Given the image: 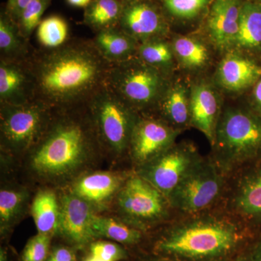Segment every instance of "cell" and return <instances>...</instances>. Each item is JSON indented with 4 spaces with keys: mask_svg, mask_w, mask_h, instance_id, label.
<instances>
[{
    "mask_svg": "<svg viewBox=\"0 0 261 261\" xmlns=\"http://www.w3.org/2000/svg\"><path fill=\"white\" fill-rule=\"evenodd\" d=\"M119 28L139 43L163 38L166 25L158 10L144 2L123 5Z\"/></svg>",
    "mask_w": 261,
    "mask_h": 261,
    "instance_id": "9a60e30c",
    "label": "cell"
},
{
    "mask_svg": "<svg viewBox=\"0 0 261 261\" xmlns=\"http://www.w3.org/2000/svg\"><path fill=\"white\" fill-rule=\"evenodd\" d=\"M92 40L103 58L111 63H121L138 56L140 43L117 27L96 32Z\"/></svg>",
    "mask_w": 261,
    "mask_h": 261,
    "instance_id": "ffe728a7",
    "label": "cell"
},
{
    "mask_svg": "<svg viewBox=\"0 0 261 261\" xmlns=\"http://www.w3.org/2000/svg\"><path fill=\"white\" fill-rule=\"evenodd\" d=\"M129 175L116 171H91L65 188L88 202L96 211H102L114 202Z\"/></svg>",
    "mask_w": 261,
    "mask_h": 261,
    "instance_id": "4fadbf2b",
    "label": "cell"
},
{
    "mask_svg": "<svg viewBox=\"0 0 261 261\" xmlns=\"http://www.w3.org/2000/svg\"><path fill=\"white\" fill-rule=\"evenodd\" d=\"M255 3H260L261 4V0H255Z\"/></svg>",
    "mask_w": 261,
    "mask_h": 261,
    "instance_id": "ee69618b",
    "label": "cell"
},
{
    "mask_svg": "<svg viewBox=\"0 0 261 261\" xmlns=\"http://www.w3.org/2000/svg\"><path fill=\"white\" fill-rule=\"evenodd\" d=\"M105 157L116 161L128 155L140 114L105 84L86 102Z\"/></svg>",
    "mask_w": 261,
    "mask_h": 261,
    "instance_id": "5b68a950",
    "label": "cell"
},
{
    "mask_svg": "<svg viewBox=\"0 0 261 261\" xmlns=\"http://www.w3.org/2000/svg\"><path fill=\"white\" fill-rule=\"evenodd\" d=\"M51 237L38 233L29 240L23 254L22 261H47Z\"/></svg>",
    "mask_w": 261,
    "mask_h": 261,
    "instance_id": "d6a6232c",
    "label": "cell"
},
{
    "mask_svg": "<svg viewBox=\"0 0 261 261\" xmlns=\"http://www.w3.org/2000/svg\"><path fill=\"white\" fill-rule=\"evenodd\" d=\"M172 49L182 64L187 68L194 69L201 68L208 61L207 48L202 43L190 37L175 39Z\"/></svg>",
    "mask_w": 261,
    "mask_h": 261,
    "instance_id": "f546056e",
    "label": "cell"
},
{
    "mask_svg": "<svg viewBox=\"0 0 261 261\" xmlns=\"http://www.w3.org/2000/svg\"><path fill=\"white\" fill-rule=\"evenodd\" d=\"M123 4L118 0H94L87 6L85 22L99 32L116 27L119 24Z\"/></svg>",
    "mask_w": 261,
    "mask_h": 261,
    "instance_id": "4316f807",
    "label": "cell"
},
{
    "mask_svg": "<svg viewBox=\"0 0 261 261\" xmlns=\"http://www.w3.org/2000/svg\"><path fill=\"white\" fill-rule=\"evenodd\" d=\"M223 261H250V253H249V249L247 251L241 252L238 254L237 256L231 257L230 258L226 259Z\"/></svg>",
    "mask_w": 261,
    "mask_h": 261,
    "instance_id": "f35d334b",
    "label": "cell"
},
{
    "mask_svg": "<svg viewBox=\"0 0 261 261\" xmlns=\"http://www.w3.org/2000/svg\"><path fill=\"white\" fill-rule=\"evenodd\" d=\"M37 37L42 47L53 49L61 47L69 40L68 23L58 15L48 17L38 27Z\"/></svg>",
    "mask_w": 261,
    "mask_h": 261,
    "instance_id": "83f0119b",
    "label": "cell"
},
{
    "mask_svg": "<svg viewBox=\"0 0 261 261\" xmlns=\"http://www.w3.org/2000/svg\"><path fill=\"white\" fill-rule=\"evenodd\" d=\"M245 168L235 185L231 209L247 227L261 230V160Z\"/></svg>",
    "mask_w": 261,
    "mask_h": 261,
    "instance_id": "5bb4252c",
    "label": "cell"
},
{
    "mask_svg": "<svg viewBox=\"0 0 261 261\" xmlns=\"http://www.w3.org/2000/svg\"><path fill=\"white\" fill-rule=\"evenodd\" d=\"M0 261H8V254L5 249L1 248L0 251Z\"/></svg>",
    "mask_w": 261,
    "mask_h": 261,
    "instance_id": "60d3db41",
    "label": "cell"
},
{
    "mask_svg": "<svg viewBox=\"0 0 261 261\" xmlns=\"http://www.w3.org/2000/svg\"><path fill=\"white\" fill-rule=\"evenodd\" d=\"M220 114L219 100L213 89L204 84L195 86L190 96V123L212 145Z\"/></svg>",
    "mask_w": 261,
    "mask_h": 261,
    "instance_id": "d6986e66",
    "label": "cell"
},
{
    "mask_svg": "<svg viewBox=\"0 0 261 261\" xmlns=\"http://www.w3.org/2000/svg\"><path fill=\"white\" fill-rule=\"evenodd\" d=\"M188 98L183 84H169L156 109L161 113L160 118L176 129L187 126L191 120L190 99Z\"/></svg>",
    "mask_w": 261,
    "mask_h": 261,
    "instance_id": "cb8c5ba5",
    "label": "cell"
},
{
    "mask_svg": "<svg viewBox=\"0 0 261 261\" xmlns=\"http://www.w3.org/2000/svg\"><path fill=\"white\" fill-rule=\"evenodd\" d=\"M251 100L252 109L261 115V78L253 86Z\"/></svg>",
    "mask_w": 261,
    "mask_h": 261,
    "instance_id": "8d00e7d4",
    "label": "cell"
},
{
    "mask_svg": "<svg viewBox=\"0 0 261 261\" xmlns=\"http://www.w3.org/2000/svg\"><path fill=\"white\" fill-rule=\"evenodd\" d=\"M32 0H8L6 13L15 23L18 24L23 10Z\"/></svg>",
    "mask_w": 261,
    "mask_h": 261,
    "instance_id": "e575fe53",
    "label": "cell"
},
{
    "mask_svg": "<svg viewBox=\"0 0 261 261\" xmlns=\"http://www.w3.org/2000/svg\"><path fill=\"white\" fill-rule=\"evenodd\" d=\"M30 192L27 187L2 185L0 190V231L8 234L23 219L30 203Z\"/></svg>",
    "mask_w": 261,
    "mask_h": 261,
    "instance_id": "44dd1931",
    "label": "cell"
},
{
    "mask_svg": "<svg viewBox=\"0 0 261 261\" xmlns=\"http://www.w3.org/2000/svg\"><path fill=\"white\" fill-rule=\"evenodd\" d=\"M74 250L70 247H59L55 248L48 256L47 261H75Z\"/></svg>",
    "mask_w": 261,
    "mask_h": 261,
    "instance_id": "d590c367",
    "label": "cell"
},
{
    "mask_svg": "<svg viewBox=\"0 0 261 261\" xmlns=\"http://www.w3.org/2000/svg\"><path fill=\"white\" fill-rule=\"evenodd\" d=\"M202 159L191 146L174 144L150 162L137 169L136 173L168 199L180 181Z\"/></svg>",
    "mask_w": 261,
    "mask_h": 261,
    "instance_id": "30bf717a",
    "label": "cell"
},
{
    "mask_svg": "<svg viewBox=\"0 0 261 261\" xmlns=\"http://www.w3.org/2000/svg\"><path fill=\"white\" fill-rule=\"evenodd\" d=\"M67 1L70 5L75 7H80V8L87 7L92 3V0H67Z\"/></svg>",
    "mask_w": 261,
    "mask_h": 261,
    "instance_id": "ab89813d",
    "label": "cell"
},
{
    "mask_svg": "<svg viewBox=\"0 0 261 261\" xmlns=\"http://www.w3.org/2000/svg\"><path fill=\"white\" fill-rule=\"evenodd\" d=\"M27 64L34 100L60 109L87 102L106 84L113 63L103 58L92 40L69 39L59 47L34 49Z\"/></svg>",
    "mask_w": 261,
    "mask_h": 261,
    "instance_id": "7a4b0ae2",
    "label": "cell"
},
{
    "mask_svg": "<svg viewBox=\"0 0 261 261\" xmlns=\"http://www.w3.org/2000/svg\"><path fill=\"white\" fill-rule=\"evenodd\" d=\"M114 203L119 219L142 231L165 221L171 208L167 197L136 172L127 178Z\"/></svg>",
    "mask_w": 261,
    "mask_h": 261,
    "instance_id": "ba28073f",
    "label": "cell"
},
{
    "mask_svg": "<svg viewBox=\"0 0 261 261\" xmlns=\"http://www.w3.org/2000/svg\"><path fill=\"white\" fill-rule=\"evenodd\" d=\"M155 261H172V260H168V259H162V260H155Z\"/></svg>",
    "mask_w": 261,
    "mask_h": 261,
    "instance_id": "7bdbcfd3",
    "label": "cell"
},
{
    "mask_svg": "<svg viewBox=\"0 0 261 261\" xmlns=\"http://www.w3.org/2000/svg\"><path fill=\"white\" fill-rule=\"evenodd\" d=\"M138 56L147 64L166 73V70L172 65L173 51L172 47L161 38L140 43Z\"/></svg>",
    "mask_w": 261,
    "mask_h": 261,
    "instance_id": "f1b7e54d",
    "label": "cell"
},
{
    "mask_svg": "<svg viewBox=\"0 0 261 261\" xmlns=\"http://www.w3.org/2000/svg\"><path fill=\"white\" fill-rule=\"evenodd\" d=\"M214 157L221 172H231L261 160V115L251 108H227L220 114Z\"/></svg>",
    "mask_w": 261,
    "mask_h": 261,
    "instance_id": "277c9868",
    "label": "cell"
},
{
    "mask_svg": "<svg viewBox=\"0 0 261 261\" xmlns=\"http://www.w3.org/2000/svg\"><path fill=\"white\" fill-rule=\"evenodd\" d=\"M106 85L140 115L155 111L169 85L166 73L138 56L113 63Z\"/></svg>",
    "mask_w": 261,
    "mask_h": 261,
    "instance_id": "52a82bcc",
    "label": "cell"
},
{
    "mask_svg": "<svg viewBox=\"0 0 261 261\" xmlns=\"http://www.w3.org/2000/svg\"><path fill=\"white\" fill-rule=\"evenodd\" d=\"M232 47L254 56H261V4L245 2L240 10L239 29Z\"/></svg>",
    "mask_w": 261,
    "mask_h": 261,
    "instance_id": "7402d4cb",
    "label": "cell"
},
{
    "mask_svg": "<svg viewBox=\"0 0 261 261\" xmlns=\"http://www.w3.org/2000/svg\"><path fill=\"white\" fill-rule=\"evenodd\" d=\"M49 0H32L25 8L20 16L18 24L20 34L29 41L34 29L40 24L41 18L45 11Z\"/></svg>",
    "mask_w": 261,
    "mask_h": 261,
    "instance_id": "4dcf8cb0",
    "label": "cell"
},
{
    "mask_svg": "<svg viewBox=\"0 0 261 261\" xmlns=\"http://www.w3.org/2000/svg\"><path fill=\"white\" fill-rule=\"evenodd\" d=\"M250 261H261V231L249 248Z\"/></svg>",
    "mask_w": 261,
    "mask_h": 261,
    "instance_id": "74e56055",
    "label": "cell"
},
{
    "mask_svg": "<svg viewBox=\"0 0 261 261\" xmlns=\"http://www.w3.org/2000/svg\"><path fill=\"white\" fill-rule=\"evenodd\" d=\"M240 222L220 215H193L168 228L156 242L154 250L170 260H226L248 237L247 226Z\"/></svg>",
    "mask_w": 261,
    "mask_h": 261,
    "instance_id": "3957f363",
    "label": "cell"
},
{
    "mask_svg": "<svg viewBox=\"0 0 261 261\" xmlns=\"http://www.w3.org/2000/svg\"><path fill=\"white\" fill-rule=\"evenodd\" d=\"M32 100L34 87L27 60H0V104L20 105Z\"/></svg>",
    "mask_w": 261,
    "mask_h": 261,
    "instance_id": "2e32d148",
    "label": "cell"
},
{
    "mask_svg": "<svg viewBox=\"0 0 261 261\" xmlns=\"http://www.w3.org/2000/svg\"><path fill=\"white\" fill-rule=\"evenodd\" d=\"M224 187V174L213 159L201 160L168 197L171 208L193 216L216 202Z\"/></svg>",
    "mask_w": 261,
    "mask_h": 261,
    "instance_id": "9c48e42d",
    "label": "cell"
},
{
    "mask_svg": "<svg viewBox=\"0 0 261 261\" xmlns=\"http://www.w3.org/2000/svg\"><path fill=\"white\" fill-rule=\"evenodd\" d=\"M104 157L84 103L53 109L47 128L21 162L33 179L61 189Z\"/></svg>",
    "mask_w": 261,
    "mask_h": 261,
    "instance_id": "6da1fadb",
    "label": "cell"
},
{
    "mask_svg": "<svg viewBox=\"0 0 261 261\" xmlns=\"http://www.w3.org/2000/svg\"><path fill=\"white\" fill-rule=\"evenodd\" d=\"M59 200L61 212L58 234L77 247L93 243L97 239L92 228L97 211L65 188L59 195Z\"/></svg>",
    "mask_w": 261,
    "mask_h": 261,
    "instance_id": "7c38bea8",
    "label": "cell"
},
{
    "mask_svg": "<svg viewBox=\"0 0 261 261\" xmlns=\"http://www.w3.org/2000/svg\"><path fill=\"white\" fill-rule=\"evenodd\" d=\"M178 130L160 117L140 115L130 138L128 155L137 169L175 144Z\"/></svg>",
    "mask_w": 261,
    "mask_h": 261,
    "instance_id": "8fae6325",
    "label": "cell"
},
{
    "mask_svg": "<svg viewBox=\"0 0 261 261\" xmlns=\"http://www.w3.org/2000/svg\"><path fill=\"white\" fill-rule=\"evenodd\" d=\"M91 255L103 261H120L127 257L124 248L108 241H94L90 244Z\"/></svg>",
    "mask_w": 261,
    "mask_h": 261,
    "instance_id": "836d02e7",
    "label": "cell"
},
{
    "mask_svg": "<svg viewBox=\"0 0 261 261\" xmlns=\"http://www.w3.org/2000/svg\"><path fill=\"white\" fill-rule=\"evenodd\" d=\"M92 228L96 238H107L123 245L140 243L143 231L130 226L119 218L107 217L96 214Z\"/></svg>",
    "mask_w": 261,
    "mask_h": 261,
    "instance_id": "484cf974",
    "label": "cell"
},
{
    "mask_svg": "<svg viewBox=\"0 0 261 261\" xmlns=\"http://www.w3.org/2000/svg\"><path fill=\"white\" fill-rule=\"evenodd\" d=\"M33 49L20 34L18 25L6 13L0 18V60L24 61L32 55Z\"/></svg>",
    "mask_w": 261,
    "mask_h": 261,
    "instance_id": "d4e9b609",
    "label": "cell"
},
{
    "mask_svg": "<svg viewBox=\"0 0 261 261\" xmlns=\"http://www.w3.org/2000/svg\"><path fill=\"white\" fill-rule=\"evenodd\" d=\"M209 0H164L168 11L176 18H195L205 8Z\"/></svg>",
    "mask_w": 261,
    "mask_h": 261,
    "instance_id": "1f68e13d",
    "label": "cell"
},
{
    "mask_svg": "<svg viewBox=\"0 0 261 261\" xmlns=\"http://www.w3.org/2000/svg\"><path fill=\"white\" fill-rule=\"evenodd\" d=\"M261 78V65L252 58L230 54L219 68L218 80L224 89L240 92L253 87Z\"/></svg>",
    "mask_w": 261,
    "mask_h": 261,
    "instance_id": "ac0fdd59",
    "label": "cell"
},
{
    "mask_svg": "<svg viewBox=\"0 0 261 261\" xmlns=\"http://www.w3.org/2000/svg\"><path fill=\"white\" fill-rule=\"evenodd\" d=\"M53 109L38 101L20 105L0 104L2 162L21 161L42 137Z\"/></svg>",
    "mask_w": 261,
    "mask_h": 261,
    "instance_id": "8992f818",
    "label": "cell"
},
{
    "mask_svg": "<svg viewBox=\"0 0 261 261\" xmlns=\"http://www.w3.org/2000/svg\"><path fill=\"white\" fill-rule=\"evenodd\" d=\"M84 261H103L100 259L97 258V257L93 256V255H90L89 257H87Z\"/></svg>",
    "mask_w": 261,
    "mask_h": 261,
    "instance_id": "b9f144b4",
    "label": "cell"
},
{
    "mask_svg": "<svg viewBox=\"0 0 261 261\" xmlns=\"http://www.w3.org/2000/svg\"><path fill=\"white\" fill-rule=\"evenodd\" d=\"M240 0H214L207 18V30L221 49L232 47L239 29Z\"/></svg>",
    "mask_w": 261,
    "mask_h": 261,
    "instance_id": "e0dca14e",
    "label": "cell"
},
{
    "mask_svg": "<svg viewBox=\"0 0 261 261\" xmlns=\"http://www.w3.org/2000/svg\"><path fill=\"white\" fill-rule=\"evenodd\" d=\"M31 212L38 233L51 238L58 234L61 207L56 190L47 187L40 189L33 199Z\"/></svg>",
    "mask_w": 261,
    "mask_h": 261,
    "instance_id": "603a6c76",
    "label": "cell"
}]
</instances>
